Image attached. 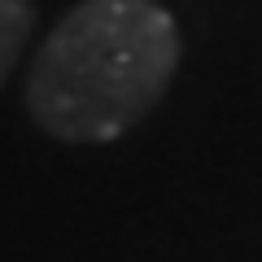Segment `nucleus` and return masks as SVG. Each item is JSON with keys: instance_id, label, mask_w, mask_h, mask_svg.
I'll list each match as a JSON object with an SVG mask.
<instances>
[{"instance_id": "1", "label": "nucleus", "mask_w": 262, "mask_h": 262, "mask_svg": "<svg viewBox=\"0 0 262 262\" xmlns=\"http://www.w3.org/2000/svg\"><path fill=\"white\" fill-rule=\"evenodd\" d=\"M179 31L153 0H83L39 44L27 114L61 144H110L170 92Z\"/></svg>"}, {"instance_id": "2", "label": "nucleus", "mask_w": 262, "mask_h": 262, "mask_svg": "<svg viewBox=\"0 0 262 262\" xmlns=\"http://www.w3.org/2000/svg\"><path fill=\"white\" fill-rule=\"evenodd\" d=\"M31 31H35V5L31 0H0V88L13 75Z\"/></svg>"}]
</instances>
